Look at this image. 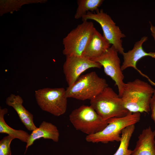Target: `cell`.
<instances>
[{
	"mask_svg": "<svg viewBox=\"0 0 155 155\" xmlns=\"http://www.w3.org/2000/svg\"><path fill=\"white\" fill-rule=\"evenodd\" d=\"M8 112L6 108H0V133H6L15 139H19L22 142L26 143L30 134L27 132L22 130H16L9 126L5 122L4 116Z\"/></svg>",
	"mask_w": 155,
	"mask_h": 155,
	"instance_id": "2e32d148",
	"label": "cell"
},
{
	"mask_svg": "<svg viewBox=\"0 0 155 155\" xmlns=\"http://www.w3.org/2000/svg\"><path fill=\"white\" fill-rule=\"evenodd\" d=\"M118 53L117 51L112 45L102 55L91 60L100 63L103 67L105 74L115 82L118 88V95L121 97L125 83Z\"/></svg>",
	"mask_w": 155,
	"mask_h": 155,
	"instance_id": "9c48e42d",
	"label": "cell"
},
{
	"mask_svg": "<svg viewBox=\"0 0 155 155\" xmlns=\"http://www.w3.org/2000/svg\"><path fill=\"white\" fill-rule=\"evenodd\" d=\"M103 0H78V7L74 15V18H82L88 12H93L99 9L98 8L102 4Z\"/></svg>",
	"mask_w": 155,
	"mask_h": 155,
	"instance_id": "e0dca14e",
	"label": "cell"
},
{
	"mask_svg": "<svg viewBox=\"0 0 155 155\" xmlns=\"http://www.w3.org/2000/svg\"><path fill=\"white\" fill-rule=\"evenodd\" d=\"M15 138L8 135L3 137L0 141V155H11L10 144Z\"/></svg>",
	"mask_w": 155,
	"mask_h": 155,
	"instance_id": "ffe728a7",
	"label": "cell"
},
{
	"mask_svg": "<svg viewBox=\"0 0 155 155\" xmlns=\"http://www.w3.org/2000/svg\"><path fill=\"white\" fill-rule=\"evenodd\" d=\"M154 89L148 83L138 79L125 83L121 97L125 108L132 113H148Z\"/></svg>",
	"mask_w": 155,
	"mask_h": 155,
	"instance_id": "6da1fadb",
	"label": "cell"
},
{
	"mask_svg": "<svg viewBox=\"0 0 155 155\" xmlns=\"http://www.w3.org/2000/svg\"><path fill=\"white\" fill-rule=\"evenodd\" d=\"M148 39V37L144 36L140 40L136 42L131 50L122 54L123 61L121 66L122 71L129 67H132L138 70L136 65L137 61L142 58L149 56L155 58V52L147 53L143 49V44Z\"/></svg>",
	"mask_w": 155,
	"mask_h": 155,
	"instance_id": "8fae6325",
	"label": "cell"
},
{
	"mask_svg": "<svg viewBox=\"0 0 155 155\" xmlns=\"http://www.w3.org/2000/svg\"><path fill=\"white\" fill-rule=\"evenodd\" d=\"M151 117L155 124V89L152 97L150 103Z\"/></svg>",
	"mask_w": 155,
	"mask_h": 155,
	"instance_id": "44dd1931",
	"label": "cell"
},
{
	"mask_svg": "<svg viewBox=\"0 0 155 155\" xmlns=\"http://www.w3.org/2000/svg\"><path fill=\"white\" fill-rule=\"evenodd\" d=\"M23 100L19 95L11 94L6 99L5 103L13 108L17 113L21 122L28 130L32 131L37 127L34 122L33 115L23 105Z\"/></svg>",
	"mask_w": 155,
	"mask_h": 155,
	"instance_id": "7c38bea8",
	"label": "cell"
},
{
	"mask_svg": "<svg viewBox=\"0 0 155 155\" xmlns=\"http://www.w3.org/2000/svg\"><path fill=\"white\" fill-rule=\"evenodd\" d=\"M35 96L37 104L42 110L56 116L66 112L67 98L64 88L38 89L35 91Z\"/></svg>",
	"mask_w": 155,
	"mask_h": 155,
	"instance_id": "52a82bcc",
	"label": "cell"
},
{
	"mask_svg": "<svg viewBox=\"0 0 155 155\" xmlns=\"http://www.w3.org/2000/svg\"><path fill=\"white\" fill-rule=\"evenodd\" d=\"M110 46L103 36L95 28L82 56L91 60L103 54Z\"/></svg>",
	"mask_w": 155,
	"mask_h": 155,
	"instance_id": "4fadbf2b",
	"label": "cell"
},
{
	"mask_svg": "<svg viewBox=\"0 0 155 155\" xmlns=\"http://www.w3.org/2000/svg\"><path fill=\"white\" fill-rule=\"evenodd\" d=\"M70 122L77 130L90 135L102 131L108 124L90 106L82 105L69 115Z\"/></svg>",
	"mask_w": 155,
	"mask_h": 155,
	"instance_id": "5b68a950",
	"label": "cell"
},
{
	"mask_svg": "<svg viewBox=\"0 0 155 155\" xmlns=\"http://www.w3.org/2000/svg\"><path fill=\"white\" fill-rule=\"evenodd\" d=\"M108 86L105 79L92 71L80 76L74 83L67 88L65 94L67 98L90 100Z\"/></svg>",
	"mask_w": 155,
	"mask_h": 155,
	"instance_id": "3957f363",
	"label": "cell"
},
{
	"mask_svg": "<svg viewBox=\"0 0 155 155\" xmlns=\"http://www.w3.org/2000/svg\"><path fill=\"white\" fill-rule=\"evenodd\" d=\"M45 0H0V16L17 11L25 4L45 2Z\"/></svg>",
	"mask_w": 155,
	"mask_h": 155,
	"instance_id": "d6986e66",
	"label": "cell"
},
{
	"mask_svg": "<svg viewBox=\"0 0 155 155\" xmlns=\"http://www.w3.org/2000/svg\"><path fill=\"white\" fill-rule=\"evenodd\" d=\"M150 30L151 35L155 41V26H154L151 22H150Z\"/></svg>",
	"mask_w": 155,
	"mask_h": 155,
	"instance_id": "7402d4cb",
	"label": "cell"
},
{
	"mask_svg": "<svg viewBox=\"0 0 155 155\" xmlns=\"http://www.w3.org/2000/svg\"><path fill=\"white\" fill-rule=\"evenodd\" d=\"M100 63L82 56H67L63 70L68 86L74 83L83 72L92 68L100 69Z\"/></svg>",
	"mask_w": 155,
	"mask_h": 155,
	"instance_id": "30bf717a",
	"label": "cell"
},
{
	"mask_svg": "<svg viewBox=\"0 0 155 155\" xmlns=\"http://www.w3.org/2000/svg\"><path fill=\"white\" fill-rule=\"evenodd\" d=\"M59 132L57 127L53 124L46 121H42L39 127L33 130L30 134L26 147L24 154L28 148L34 142L39 139L43 138L52 140L58 142L59 140Z\"/></svg>",
	"mask_w": 155,
	"mask_h": 155,
	"instance_id": "5bb4252c",
	"label": "cell"
},
{
	"mask_svg": "<svg viewBox=\"0 0 155 155\" xmlns=\"http://www.w3.org/2000/svg\"><path fill=\"white\" fill-rule=\"evenodd\" d=\"M131 155H155V137L150 127L142 131Z\"/></svg>",
	"mask_w": 155,
	"mask_h": 155,
	"instance_id": "9a60e30c",
	"label": "cell"
},
{
	"mask_svg": "<svg viewBox=\"0 0 155 155\" xmlns=\"http://www.w3.org/2000/svg\"><path fill=\"white\" fill-rule=\"evenodd\" d=\"M82 18V21L90 19L98 22L102 28L103 36L106 41L115 47L118 53L122 55L124 53L122 38L125 37V35L103 9H98L94 13L88 12Z\"/></svg>",
	"mask_w": 155,
	"mask_h": 155,
	"instance_id": "ba28073f",
	"label": "cell"
},
{
	"mask_svg": "<svg viewBox=\"0 0 155 155\" xmlns=\"http://www.w3.org/2000/svg\"><path fill=\"white\" fill-rule=\"evenodd\" d=\"M95 29L93 23L87 20L78 25L63 39V54L66 56H82Z\"/></svg>",
	"mask_w": 155,
	"mask_h": 155,
	"instance_id": "8992f818",
	"label": "cell"
},
{
	"mask_svg": "<svg viewBox=\"0 0 155 155\" xmlns=\"http://www.w3.org/2000/svg\"><path fill=\"white\" fill-rule=\"evenodd\" d=\"M90 100V105L105 120L123 117L130 112L125 107L118 94L108 86Z\"/></svg>",
	"mask_w": 155,
	"mask_h": 155,
	"instance_id": "7a4b0ae2",
	"label": "cell"
},
{
	"mask_svg": "<svg viewBox=\"0 0 155 155\" xmlns=\"http://www.w3.org/2000/svg\"><path fill=\"white\" fill-rule=\"evenodd\" d=\"M140 113L130 112L127 115L107 120L108 124L102 131L94 134L87 135L86 141L89 142L107 143L110 142H120L121 132L126 127L139 122Z\"/></svg>",
	"mask_w": 155,
	"mask_h": 155,
	"instance_id": "277c9868",
	"label": "cell"
},
{
	"mask_svg": "<svg viewBox=\"0 0 155 155\" xmlns=\"http://www.w3.org/2000/svg\"><path fill=\"white\" fill-rule=\"evenodd\" d=\"M135 125H129L122 131L119 146L113 155H131L132 150L128 149L129 142L135 129Z\"/></svg>",
	"mask_w": 155,
	"mask_h": 155,
	"instance_id": "ac0fdd59",
	"label": "cell"
},
{
	"mask_svg": "<svg viewBox=\"0 0 155 155\" xmlns=\"http://www.w3.org/2000/svg\"><path fill=\"white\" fill-rule=\"evenodd\" d=\"M153 131H154V136L155 137V130Z\"/></svg>",
	"mask_w": 155,
	"mask_h": 155,
	"instance_id": "603a6c76",
	"label": "cell"
}]
</instances>
